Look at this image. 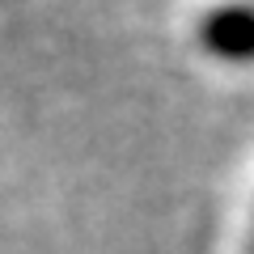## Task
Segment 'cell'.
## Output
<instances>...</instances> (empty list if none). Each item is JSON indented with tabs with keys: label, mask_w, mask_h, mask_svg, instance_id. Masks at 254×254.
Masks as SVG:
<instances>
[{
	"label": "cell",
	"mask_w": 254,
	"mask_h": 254,
	"mask_svg": "<svg viewBox=\"0 0 254 254\" xmlns=\"http://www.w3.org/2000/svg\"><path fill=\"white\" fill-rule=\"evenodd\" d=\"M199 38L220 60H254V9L250 4H229L203 17Z\"/></svg>",
	"instance_id": "cell-1"
}]
</instances>
